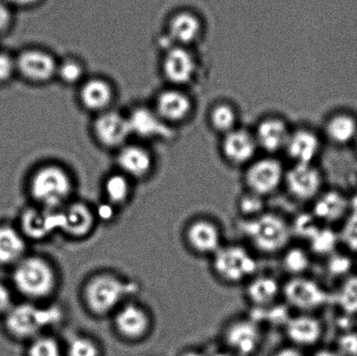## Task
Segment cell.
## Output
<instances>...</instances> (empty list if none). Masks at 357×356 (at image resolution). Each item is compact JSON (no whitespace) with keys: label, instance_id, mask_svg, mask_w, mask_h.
Listing matches in <instances>:
<instances>
[{"label":"cell","instance_id":"cell-38","mask_svg":"<svg viewBox=\"0 0 357 356\" xmlns=\"http://www.w3.org/2000/svg\"><path fill=\"white\" fill-rule=\"evenodd\" d=\"M267 201V199L243 190L236 202V210L239 221H248L264 214L268 209Z\"/></svg>","mask_w":357,"mask_h":356},{"label":"cell","instance_id":"cell-4","mask_svg":"<svg viewBox=\"0 0 357 356\" xmlns=\"http://www.w3.org/2000/svg\"><path fill=\"white\" fill-rule=\"evenodd\" d=\"M13 281L17 291L31 301L47 298L57 287L52 264L40 256H26L14 268Z\"/></svg>","mask_w":357,"mask_h":356},{"label":"cell","instance_id":"cell-49","mask_svg":"<svg viewBox=\"0 0 357 356\" xmlns=\"http://www.w3.org/2000/svg\"><path fill=\"white\" fill-rule=\"evenodd\" d=\"M348 194L349 195V198H351L353 209H356V210H357V181L351 193Z\"/></svg>","mask_w":357,"mask_h":356},{"label":"cell","instance_id":"cell-27","mask_svg":"<svg viewBox=\"0 0 357 356\" xmlns=\"http://www.w3.org/2000/svg\"><path fill=\"white\" fill-rule=\"evenodd\" d=\"M59 229L73 237L82 238L92 231L94 215L82 202H68L58 210Z\"/></svg>","mask_w":357,"mask_h":356},{"label":"cell","instance_id":"cell-5","mask_svg":"<svg viewBox=\"0 0 357 356\" xmlns=\"http://www.w3.org/2000/svg\"><path fill=\"white\" fill-rule=\"evenodd\" d=\"M282 302L292 313L319 314L332 304V291L307 275L283 281Z\"/></svg>","mask_w":357,"mask_h":356},{"label":"cell","instance_id":"cell-12","mask_svg":"<svg viewBox=\"0 0 357 356\" xmlns=\"http://www.w3.org/2000/svg\"><path fill=\"white\" fill-rule=\"evenodd\" d=\"M160 51L159 71L166 85L188 89L199 71V62L192 48L169 45Z\"/></svg>","mask_w":357,"mask_h":356},{"label":"cell","instance_id":"cell-34","mask_svg":"<svg viewBox=\"0 0 357 356\" xmlns=\"http://www.w3.org/2000/svg\"><path fill=\"white\" fill-rule=\"evenodd\" d=\"M239 118L237 107L227 100L217 101L208 111L209 127L220 137L241 127Z\"/></svg>","mask_w":357,"mask_h":356},{"label":"cell","instance_id":"cell-31","mask_svg":"<svg viewBox=\"0 0 357 356\" xmlns=\"http://www.w3.org/2000/svg\"><path fill=\"white\" fill-rule=\"evenodd\" d=\"M26 237L10 226H0V264L15 265L26 257Z\"/></svg>","mask_w":357,"mask_h":356},{"label":"cell","instance_id":"cell-22","mask_svg":"<svg viewBox=\"0 0 357 356\" xmlns=\"http://www.w3.org/2000/svg\"><path fill=\"white\" fill-rule=\"evenodd\" d=\"M220 138V155L230 167L244 169L260 151L252 129L241 125Z\"/></svg>","mask_w":357,"mask_h":356},{"label":"cell","instance_id":"cell-23","mask_svg":"<svg viewBox=\"0 0 357 356\" xmlns=\"http://www.w3.org/2000/svg\"><path fill=\"white\" fill-rule=\"evenodd\" d=\"M283 281L271 273L259 272L243 287V299L251 311H261L282 302Z\"/></svg>","mask_w":357,"mask_h":356},{"label":"cell","instance_id":"cell-20","mask_svg":"<svg viewBox=\"0 0 357 356\" xmlns=\"http://www.w3.org/2000/svg\"><path fill=\"white\" fill-rule=\"evenodd\" d=\"M203 29V21L198 14L188 10L174 13L167 21L165 31L160 35V50L169 45L192 48L201 41Z\"/></svg>","mask_w":357,"mask_h":356},{"label":"cell","instance_id":"cell-44","mask_svg":"<svg viewBox=\"0 0 357 356\" xmlns=\"http://www.w3.org/2000/svg\"><path fill=\"white\" fill-rule=\"evenodd\" d=\"M13 26V9L5 0H0V40L12 31Z\"/></svg>","mask_w":357,"mask_h":356},{"label":"cell","instance_id":"cell-7","mask_svg":"<svg viewBox=\"0 0 357 356\" xmlns=\"http://www.w3.org/2000/svg\"><path fill=\"white\" fill-rule=\"evenodd\" d=\"M132 293V284L117 275L104 273L96 275L87 282L84 299L87 308L97 316L116 312L128 296Z\"/></svg>","mask_w":357,"mask_h":356},{"label":"cell","instance_id":"cell-17","mask_svg":"<svg viewBox=\"0 0 357 356\" xmlns=\"http://www.w3.org/2000/svg\"><path fill=\"white\" fill-rule=\"evenodd\" d=\"M126 113L135 141L149 145L150 142L167 141L174 138L176 129L164 123L150 103L135 104Z\"/></svg>","mask_w":357,"mask_h":356},{"label":"cell","instance_id":"cell-11","mask_svg":"<svg viewBox=\"0 0 357 356\" xmlns=\"http://www.w3.org/2000/svg\"><path fill=\"white\" fill-rule=\"evenodd\" d=\"M61 313L58 309H42L27 302L13 306L6 315V327L13 336L20 340H33L42 331L56 323Z\"/></svg>","mask_w":357,"mask_h":356},{"label":"cell","instance_id":"cell-51","mask_svg":"<svg viewBox=\"0 0 357 356\" xmlns=\"http://www.w3.org/2000/svg\"><path fill=\"white\" fill-rule=\"evenodd\" d=\"M353 148L355 150L356 155L357 156V138L356 139V141L354 142V144H353Z\"/></svg>","mask_w":357,"mask_h":356},{"label":"cell","instance_id":"cell-25","mask_svg":"<svg viewBox=\"0 0 357 356\" xmlns=\"http://www.w3.org/2000/svg\"><path fill=\"white\" fill-rule=\"evenodd\" d=\"M324 138L307 125L293 127L284 153L292 164L316 163L321 152Z\"/></svg>","mask_w":357,"mask_h":356},{"label":"cell","instance_id":"cell-52","mask_svg":"<svg viewBox=\"0 0 357 356\" xmlns=\"http://www.w3.org/2000/svg\"><path fill=\"white\" fill-rule=\"evenodd\" d=\"M1 48H2V47H1V44H0V49H1Z\"/></svg>","mask_w":357,"mask_h":356},{"label":"cell","instance_id":"cell-33","mask_svg":"<svg viewBox=\"0 0 357 356\" xmlns=\"http://www.w3.org/2000/svg\"><path fill=\"white\" fill-rule=\"evenodd\" d=\"M90 75L86 63L78 55L59 58L56 82L68 88L76 89Z\"/></svg>","mask_w":357,"mask_h":356},{"label":"cell","instance_id":"cell-29","mask_svg":"<svg viewBox=\"0 0 357 356\" xmlns=\"http://www.w3.org/2000/svg\"><path fill=\"white\" fill-rule=\"evenodd\" d=\"M20 231L26 238L43 240L59 230L58 210L30 208L20 217Z\"/></svg>","mask_w":357,"mask_h":356},{"label":"cell","instance_id":"cell-47","mask_svg":"<svg viewBox=\"0 0 357 356\" xmlns=\"http://www.w3.org/2000/svg\"><path fill=\"white\" fill-rule=\"evenodd\" d=\"M12 8H31L36 6L41 2V0H5Z\"/></svg>","mask_w":357,"mask_h":356},{"label":"cell","instance_id":"cell-2","mask_svg":"<svg viewBox=\"0 0 357 356\" xmlns=\"http://www.w3.org/2000/svg\"><path fill=\"white\" fill-rule=\"evenodd\" d=\"M75 178L62 163L47 160L31 171L28 191L38 207L59 210L68 204L75 191Z\"/></svg>","mask_w":357,"mask_h":356},{"label":"cell","instance_id":"cell-39","mask_svg":"<svg viewBox=\"0 0 357 356\" xmlns=\"http://www.w3.org/2000/svg\"><path fill=\"white\" fill-rule=\"evenodd\" d=\"M339 247L357 259V210L353 209L337 229Z\"/></svg>","mask_w":357,"mask_h":356},{"label":"cell","instance_id":"cell-42","mask_svg":"<svg viewBox=\"0 0 357 356\" xmlns=\"http://www.w3.org/2000/svg\"><path fill=\"white\" fill-rule=\"evenodd\" d=\"M100 348L96 341L86 336L73 338L68 345L66 356H100Z\"/></svg>","mask_w":357,"mask_h":356},{"label":"cell","instance_id":"cell-45","mask_svg":"<svg viewBox=\"0 0 357 356\" xmlns=\"http://www.w3.org/2000/svg\"><path fill=\"white\" fill-rule=\"evenodd\" d=\"M13 307V297L9 289L0 284V315H6Z\"/></svg>","mask_w":357,"mask_h":356},{"label":"cell","instance_id":"cell-8","mask_svg":"<svg viewBox=\"0 0 357 356\" xmlns=\"http://www.w3.org/2000/svg\"><path fill=\"white\" fill-rule=\"evenodd\" d=\"M182 238L189 253L208 261L227 242L222 222L208 214L197 215L189 219Z\"/></svg>","mask_w":357,"mask_h":356},{"label":"cell","instance_id":"cell-14","mask_svg":"<svg viewBox=\"0 0 357 356\" xmlns=\"http://www.w3.org/2000/svg\"><path fill=\"white\" fill-rule=\"evenodd\" d=\"M325 187L324 174L316 163L287 167L283 190L296 203L310 205Z\"/></svg>","mask_w":357,"mask_h":356},{"label":"cell","instance_id":"cell-9","mask_svg":"<svg viewBox=\"0 0 357 356\" xmlns=\"http://www.w3.org/2000/svg\"><path fill=\"white\" fill-rule=\"evenodd\" d=\"M17 79L41 87L56 82L59 57L50 49L31 45L15 52Z\"/></svg>","mask_w":357,"mask_h":356},{"label":"cell","instance_id":"cell-46","mask_svg":"<svg viewBox=\"0 0 357 356\" xmlns=\"http://www.w3.org/2000/svg\"><path fill=\"white\" fill-rule=\"evenodd\" d=\"M271 356H307L305 352L300 350L298 348L291 346V345H285L274 351Z\"/></svg>","mask_w":357,"mask_h":356},{"label":"cell","instance_id":"cell-10","mask_svg":"<svg viewBox=\"0 0 357 356\" xmlns=\"http://www.w3.org/2000/svg\"><path fill=\"white\" fill-rule=\"evenodd\" d=\"M286 169L275 155L257 156L243 169V190L268 200L283 189Z\"/></svg>","mask_w":357,"mask_h":356},{"label":"cell","instance_id":"cell-41","mask_svg":"<svg viewBox=\"0 0 357 356\" xmlns=\"http://www.w3.org/2000/svg\"><path fill=\"white\" fill-rule=\"evenodd\" d=\"M27 356H63V351L54 338L40 336L31 341Z\"/></svg>","mask_w":357,"mask_h":356},{"label":"cell","instance_id":"cell-43","mask_svg":"<svg viewBox=\"0 0 357 356\" xmlns=\"http://www.w3.org/2000/svg\"><path fill=\"white\" fill-rule=\"evenodd\" d=\"M17 79L15 54L0 49V87H5Z\"/></svg>","mask_w":357,"mask_h":356},{"label":"cell","instance_id":"cell-21","mask_svg":"<svg viewBox=\"0 0 357 356\" xmlns=\"http://www.w3.org/2000/svg\"><path fill=\"white\" fill-rule=\"evenodd\" d=\"M309 206V211L319 224L334 229H337L353 210L347 192L335 187H325Z\"/></svg>","mask_w":357,"mask_h":356},{"label":"cell","instance_id":"cell-50","mask_svg":"<svg viewBox=\"0 0 357 356\" xmlns=\"http://www.w3.org/2000/svg\"><path fill=\"white\" fill-rule=\"evenodd\" d=\"M206 356H236L233 354L229 353L227 350H224L222 347H220V350H216L215 352H212L210 354H206Z\"/></svg>","mask_w":357,"mask_h":356},{"label":"cell","instance_id":"cell-3","mask_svg":"<svg viewBox=\"0 0 357 356\" xmlns=\"http://www.w3.org/2000/svg\"><path fill=\"white\" fill-rule=\"evenodd\" d=\"M260 257L243 242H227L208 260L212 277L224 287L243 288L260 272Z\"/></svg>","mask_w":357,"mask_h":356},{"label":"cell","instance_id":"cell-19","mask_svg":"<svg viewBox=\"0 0 357 356\" xmlns=\"http://www.w3.org/2000/svg\"><path fill=\"white\" fill-rule=\"evenodd\" d=\"M282 330L288 344L304 350L321 343L326 334V325L318 314L291 313Z\"/></svg>","mask_w":357,"mask_h":356},{"label":"cell","instance_id":"cell-6","mask_svg":"<svg viewBox=\"0 0 357 356\" xmlns=\"http://www.w3.org/2000/svg\"><path fill=\"white\" fill-rule=\"evenodd\" d=\"M222 348L236 356H255L265 341V327L251 315L227 320L220 330Z\"/></svg>","mask_w":357,"mask_h":356},{"label":"cell","instance_id":"cell-26","mask_svg":"<svg viewBox=\"0 0 357 356\" xmlns=\"http://www.w3.org/2000/svg\"><path fill=\"white\" fill-rule=\"evenodd\" d=\"M321 134L335 146H353L357 138V114L346 109L333 111L325 118Z\"/></svg>","mask_w":357,"mask_h":356},{"label":"cell","instance_id":"cell-40","mask_svg":"<svg viewBox=\"0 0 357 356\" xmlns=\"http://www.w3.org/2000/svg\"><path fill=\"white\" fill-rule=\"evenodd\" d=\"M332 348L340 356H357V326L337 331Z\"/></svg>","mask_w":357,"mask_h":356},{"label":"cell","instance_id":"cell-53","mask_svg":"<svg viewBox=\"0 0 357 356\" xmlns=\"http://www.w3.org/2000/svg\"><path fill=\"white\" fill-rule=\"evenodd\" d=\"M356 266H357V259H356Z\"/></svg>","mask_w":357,"mask_h":356},{"label":"cell","instance_id":"cell-32","mask_svg":"<svg viewBox=\"0 0 357 356\" xmlns=\"http://www.w3.org/2000/svg\"><path fill=\"white\" fill-rule=\"evenodd\" d=\"M338 315L357 320V271L337 282L332 291V304Z\"/></svg>","mask_w":357,"mask_h":356},{"label":"cell","instance_id":"cell-35","mask_svg":"<svg viewBox=\"0 0 357 356\" xmlns=\"http://www.w3.org/2000/svg\"><path fill=\"white\" fill-rule=\"evenodd\" d=\"M132 181L130 178L115 169L107 174L103 181L105 197L110 204L121 206L128 202L132 192Z\"/></svg>","mask_w":357,"mask_h":356},{"label":"cell","instance_id":"cell-16","mask_svg":"<svg viewBox=\"0 0 357 356\" xmlns=\"http://www.w3.org/2000/svg\"><path fill=\"white\" fill-rule=\"evenodd\" d=\"M150 105L164 123L174 129L187 123L195 109L188 89L167 85L157 91Z\"/></svg>","mask_w":357,"mask_h":356},{"label":"cell","instance_id":"cell-18","mask_svg":"<svg viewBox=\"0 0 357 356\" xmlns=\"http://www.w3.org/2000/svg\"><path fill=\"white\" fill-rule=\"evenodd\" d=\"M115 169L135 183L149 179L156 167L155 153L146 143L132 139L114 153Z\"/></svg>","mask_w":357,"mask_h":356},{"label":"cell","instance_id":"cell-48","mask_svg":"<svg viewBox=\"0 0 357 356\" xmlns=\"http://www.w3.org/2000/svg\"><path fill=\"white\" fill-rule=\"evenodd\" d=\"M312 356H340L335 351L333 348H317Z\"/></svg>","mask_w":357,"mask_h":356},{"label":"cell","instance_id":"cell-30","mask_svg":"<svg viewBox=\"0 0 357 356\" xmlns=\"http://www.w3.org/2000/svg\"><path fill=\"white\" fill-rule=\"evenodd\" d=\"M280 268L286 278L309 274L314 257L305 244L293 242L278 257Z\"/></svg>","mask_w":357,"mask_h":356},{"label":"cell","instance_id":"cell-13","mask_svg":"<svg viewBox=\"0 0 357 356\" xmlns=\"http://www.w3.org/2000/svg\"><path fill=\"white\" fill-rule=\"evenodd\" d=\"M90 134L97 146L113 153L132 139L127 113L117 107L93 116Z\"/></svg>","mask_w":357,"mask_h":356},{"label":"cell","instance_id":"cell-15","mask_svg":"<svg viewBox=\"0 0 357 356\" xmlns=\"http://www.w3.org/2000/svg\"><path fill=\"white\" fill-rule=\"evenodd\" d=\"M75 93L80 109L93 117L116 107L117 86L107 76L90 73L77 87Z\"/></svg>","mask_w":357,"mask_h":356},{"label":"cell","instance_id":"cell-1","mask_svg":"<svg viewBox=\"0 0 357 356\" xmlns=\"http://www.w3.org/2000/svg\"><path fill=\"white\" fill-rule=\"evenodd\" d=\"M239 231L243 242L259 257L278 258L294 242L290 219L269 208L257 217L239 221Z\"/></svg>","mask_w":357,"mask_h":356},{"label":"cell","instance_id":"cell-37","mask_svg":"<svg viewBox=\"0 0 357 356\" xmlns=\"http://www.w3.org/2000/svg\"><path fill=\"white\" fill-rule=\"evenodd\" d=\"M324 261L325 274L337 284L356 272V258L341 249L324 258Z\"/></svg>","mask_w":357,"mask_h":356},{"label":"cell","instance_id":"cell-24","mask_svg":"<svg viewBox=\"0 0 357 356\" xmlns=\"http://www.w3.org/2000/svg\"><path fill=\"white\" fill-rule=\"evenodd\" d=\"M292 127L280 115H268L258 121L252 129L259 150L268 155L284 152Z\"/></svg>","mask_w":357,"mask_h":356},{"label":"cell","instance_id":"cell-36","mask_svg":"<svg viewBox=\"0 0 357 356\" xmlns=\"http://www.w3.org/2000/svg\"><path fill=\"white\" fill-rule=\"evenodd\" d=\"M314 258L324 259L340 249L337 229L320 226L305 243Z\"/></svg>","mask_w":357,"mask_h":356},{"label":"cell","instance_id":"cell-28","mask_svg":"<svg viewBox=\"0 0 357 356\" xmlns=\"http://www.w3.org/2000/svg\"><path fill=\"white\" fill-rule=\"evenodd\" d=\"M114 325L128 340H139L148 334L151 325L148 312L135 303H126L115 312Z\"/></svg>","mask_w":357,"mask_h":356}]
</instances>
